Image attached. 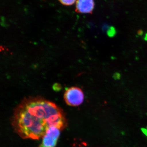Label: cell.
I'll list each match as a JSON object with an SVG mask.
<instances>
[{"mask_svg":"<svg viewBox=\"0 0 147 147\" xmlns=\"http://www.w3.org/2000/svg\"><path fill=\"white\" fill-rule=\"evenodd\" d=\"M11 125L23 139L38 140L52 127L63 130L67 120L62 109L54 102L40 96H30L24 98L15 108Z\"/></svg>","mask_w":147,"mask_h":147,"instance_id":"6da1fadb","label":"cell"},{"mask_svg":"<svg viewBox=\"0 0 147 147\" xmlns=\"http://www.w3.org/2000/svg\"><path fill=\"white\" fill-rule=\"evenodd\" d=\"M84 95L80 88L72 87L66 90L64 99L67 105L71 106L80 105L84 102Z\"/></svg>","mask_w":147,"mask_h":147,"instance_id":"7a4b0ae2","label":"cell"},{"mask_svg":"<svg viewBox=\"0 0 147 147\" xmlns=\"http://www.w3.org/2000/svg\"><path fill=\"white\" fill-rule=\"evenodd\" d=\"M61 130L55 127L48 129L42 137V141L38 147H55L60 135Z\"/></svg>","mask_w":147,"mask_h":147,"instance_id":"3957f363","label":"cell"},{"mask_svg":"<svg viewBox=\"0 0 147 147\" xmlns=\"http://www.w3.org/2000/svg\"><path fill=\"white\" fill-rule=\"evenodd\" d=\"M94 8V0H77L76 1V12L82 13H92Z\"/></svg>","mask_w":147,"mask_h":147,"instance_id":"277c9868","label":"cell"},{"mask_svg":"<svg viewBox=\"0 0 147 147\" xmlns=\"http://www.w3.org/2000/svg\"><path fill=\"white\" fill-rule=\"evenodd\" d=\"M60 2L64 5L69 6L74 4L77 0H59Z\"/></svg>","mask_w":147,"mask_h":147,"instance_id":"5b68a950","label":"cell"},{"mask_svg":"<svg viewBox=\"0 0 147 147\" xmlns=\"http://www.w3.org/2000/svg\"><path fill=\"white\" fill-rule=\"evenodd\" d=\"M116 33L115 30L113 27H111L109 29L108 32V34L109 36H113L115 35Z\"/></svg>","mask_w":147,"mask_h":147,"instance_id":"8992f818","label":"cell"},{"mask_svg":"<svg viewBox=\"0 0 147 147\" xmlns=\"http://www.w3.org/2000/svg\"><path fill=\"white\" fill-rule=\"evenodd\" d=\"M142 131L147 136V130L145 129H142Z\"/></svg>","mask_w":147,"mask_h":147,"instance_id":"52a82bcc","label":"cell"},{"mask_svg":"<svg viewBox=\"0 0 147 147\" xmlns=\"http://www.w3.org/2000/svg\"><path fill=\"white\" fill-rule=\"evenodd\" d=\"M145 39L146 40H147V34H146V36H145Z\"/></svg>","mask_w":147,"mask_h":147,"instance_id":"ba28073f","label":"cell"}]
</instances>
